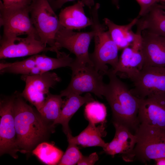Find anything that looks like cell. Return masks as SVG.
I'll return each mask as SVG.
<instances>
[{
	"mask_svg": "<svg viewBox=\"0 0 165 165\" xmlns=\"http://www.w3.org/2000/svg\"><path fill=\"white\" fill-rule=\"evenodd\" d=\"M23 98L20 94L16 93L13 110L17 148L18 152L26 153L45 139L52 127Z\"/></svg>",
	"mask_w": 165,
	"mask_h": 165,
	"instance_id": "1",
	"label": "cell"
},
{
	"mask_svg": "<svg viewBox=\"0 0 165 165\" xmlns=\"http://www.w3.org/2000/svg\"><path fill=\"white\" fill-rule=\"evenodd\" d=\"M109 82L105 84L103 96L112 110L113 122L123 125L131 131L139 125L138 113L141 99L134 95L112 69L106 73Z\"/></svg>",
	"mask_w": 165,
	"mask_h": 165,
	"instance_id": "2",
	"label": "cell"
},
{
	"mask_svg": "<svg viewBox=\"0 0 165 165\" xmlns=\"http://www.w3.org/2000/svg\"><path fill=\"white\" fill-rule=\"evenodd\" d=\"M100 7V4L97 3L90 9L92 21L91 26L94 32V49L90 56L96 70L104 75L108 70L107 64L110 65L113 69L116 68L119 59V49L108 31H106L107 27L99 21L98 11Z\"/></svg>",
	"mask_w": 165,
	"mask_h": 165,
	"instance_id": "3",
	"label": "cell"
},
{
	"mask_svg": "<svg viewBox=\"0 0 165 165\" xmlns=\"http://www.w3.org/2000/svg\"><path fill=\"white\" fill-rule=\"evenodd\" d=\"M74 59L69 54L62 52L56 58L44 54H37L20 61L1 62V74L9 73L22 75L40 74L62 67H71Z\"/></svg>",
	"mask_w": 165,
	"mask_h": 165,
	"instance_id": "4",
	"label": "cell"
},
{
	"mask_svg": "<svg viewBox=\"0 0 165 165\" xmlns=\"http://www.w3.org/2000/svg\"><path fill=\"white\" fill-rule=\"evenodd\" d=\"M134 134L136 142L133 161L144 163L165 157V129L140 123Z\"/></svg>",
	"mask_w": 165,
	"mask_h": 165,
	"instance_id": "5",
	"label": "cell"
},
{
	"mask_svg": "<svg viewBox=\"0 0 165 165\" xmlns=\"http://www.w3.org/2000/svg\"><path fill=\"white\" fill-rule=\"evenodd\" d=\"M70 68L71 80L67 87L61 91L60 95L62 97L91 93L102 98L105 85L103 81L104 75L96 70L92 65L72 64Z\"/></svg>",
	"mask_w": 165,
	"mask_h": 165,
	"instance_id": "6",
	"label": "cell"
},
{
	"mask_svg": "<svg viewBox=\"0 0 165 165\" xmlns=\"http://www.w3.org/2000/svg\"><path fill=\"white\" fill-rule=\"evenodd\" d=\"M30 15L41 41L56 49L55 37L62 25L48 0H33Z\"/></svg>",
	"mask_w": 165,
	"mask_h": 165,
	"instance_id": "7",
	"label": "cell"
},
{
	"mask_svg": "<svg viewBox=\"0 0 165 165\" xmlns=\"http://www.w3.org/2000/svg\"><path fill=\"white\" fill-rule=\"evenodd\" d=\"M94 36L92 30L87 32H75L62 25L56 35L55 48L58 51L65 48L74 54L76 57L72 63L74 64L94 66L88 49Z\"/></svg>",
	"mask_w": 165,
	"mask_h": 165,
	"instance_id": "8",
	"label": "cell"
},
{
	"mask_svg": "<svg viewBox=\"0 0 165 165\" xmlns=\"http://www.w3.org/2000/svg\"><path fill=\"white\" fill-rule=\"evenodd\" d=\"M30 9V6L6 8L0 3V26L3 28L1 39H7L22 35H33L40 39L31 22Z\"/></svg>",
	"mask_w": 165,
	"mask_h": 165,
	"instance_id": "9",
	"label": "cell"
},
{
	"mask_svg": "<svg viewBox=\"0 0 165 165\" xmlns=\"http://www.w3.org/2000/svg\"><path fill=\"white\" fill-rule=\"evenodd\" d=\"M21 78L25 82V85L20 95L34 105L38 112L50 93V89L61 80L56 73L50 72L38 75H22Z\"/></svg>",
	"mask_w": 165,
	"mask_h": 165,
	"instance_id": "10",
	"label": "cell"
},
{
	"mask_svg": "<svg viewBox=\"0 0 165 165\" xmlns=\"http://www.w3.org/2000/svg\"><path fill=\"white\" fill-rule=\"evenodd\" d=\"M15 94L0 101V154H8L18 157L13 105Z\"/></svg>",
	"mask_w": 165,
	"mask_h": 165,
	"instance_id": "11",
	"label": "cell"
},
{
	"mask_svg": "<svg viewBox=\"0 0 165 165\" xmlns=\"http://www.w3.org/2000/svg\"><path fill=\"white\" fill-rule=\"evenodd\" d=\"M48 51L56 52L54 47L47 46L39 38L33 35L0 40L1 59L31 56Z\"/></svg>",
	"mask_w": 165,
	"mask_h": 165,
	"instance_id": "12",
	"label": "cell"
},
{
	"mask_svg": "<svg viewBox=\"0 0 165 165\" xmlns=\"http://www.w3.org/2000/svg\"><path fill=\"white\" fill-rule=\"evenodd\" d=\"M132 81L134 88L130 91L139 98L165 92V67L144 66Z\"/></svg>",
	"mask_w": 165,
	"mask_h": 165,
	"instance_id": "13",
	"label": "cell"
},
{
	"mask_svg": "<svg viewBox=\"0 0 165 165\" xmlns=\"http://www.w3.org/2000/svg\"><path fill=\"white\" fill-rule=\"evenodd\" d=\"M138 117L139 124L165 129V92L141 99Z\"/></svg>",
	"mask_w": 165,
	"mask_h": 165,
	"instance_id": "14",
	"label": "cell"
},
{
	"mask_svg": "<svg viewBox=\"0 0 165 165\" xmlns=\"http://www.w3.org/2000/svg\"><path fill=\"white\" fill-rule=\"evenodd\" d=\"M141 37L143 66L165 67V37L146 30L142 31Z\"/></svg>",
	"mask_w": 165,
	"mask_h": 165,
	"instance_id": "15",
	"label": "cell"
},
{
	"mask_svg": "<svg viewBox=\"0 0 165 165\" xmlns=\"http://www.w3.org/2000/svg\"><path fill=\"white\" fill-rule=\"evenodd\" d=\"M144 59L140 50L129 47L123 49L116 68L112 72L126 74L132 81L138 75L144 65Z\"/></svg>",
	"mask_w": 165,
	"mask_h": 165,
	"instance_id": "16",
	"label": "cell"
},
{
	"mask_svg": "<svg viewBox=\"0 0 165 165\" xmlns=\"http://www.w3.org/2000/svg\"><path fill=\"white\" fill-rule=\"evenodd\" d=\"M84 6L81 0H79L75 4L62 9L58 17L61 24L72 30H80L91 26L92 20L86 15Z\"/></svg>",
	"mask_w": 165,
	"mask_h": 165,
	"instance_id": "17",
	"label": "cell"
},
{
	"mask_svg": "<svg viewBox=\"0 0 165 165\" xmlns=\"http://www.w3.org/2000/svg\"><path fill=\"white\" fill-rule=\"evenodd\" d=\"M105 122L96 127L95 124L89 123L87 127L78 135L72 136L69 133L66 135L68 142L80 145L84 147L98 146L104 148L108 143L102 139L107 133L105 130Z\"/></svg>",
	"mask_w": 165,
	"mask_h": 165,
	"instance_id": "18",
	"label": "cell"
},
{
	"mask_svg": "<svg viewBox=\"0 0 165 165\" xmlns=\"http://www.w3.org/2000/svg\"><path fill=\"white\" fill-rule=\"evenodd\" d=\"M136 33L141 34L146 30L154 34L165 37V11L160 4H155L144 16L138 19Z\"/></svg>",
	"mask_w": 165,
	"mask_h": 165,
	"instance_id": "19",
	"label": "cell"
},
{
	"mask_svg": "<svg viewBox=\"0 0 165 165\" xmlns=\"http://www.w3.org/2000/svg\"><path fill=\"white\" fill-rule=\"evenodd\" d=\"M66 100L64 103L60 116L53 123V126L58 124H61L63 130L67 135L72 133L68 123L71 118L79 108L85 103L94 101L90 93H86L83 96L72 94L66 97Z\"/></svg>",
	"mask_w": 165,
	"mask_h": 165,
	"instance_id": "20",
	"label": "cell"
},
{
	"mask_svg": "<svg viewBox=\"0 0 165 165\" xmlns=\"http://www.w3.org/2000/svg\"><path fill=\"white\" fill-rule=\"evenodd\" d=\"M138 19L137 17L125 25L116 24L107 18L103 19L104 24L108 28L112 40L119 50L131 46L135 40L137 35L133 32L132 29L136 24Z\"/></svg>",
	"mask_w": 165,
	"mask_h": 165,
	"instance_id": "21",
	"label": "cell"
},
{
	"mask_svg": "<svg viewBox=\"0 0 165 165\" xmlns=\"http://www.w3.org/2000/svg\"><path fill=\"white\" fill-rule=\"evenodd\" d=\"M112 123L116 130L114 136L118 141L119 154L122 155L125 161H133L132 154L136 142V136L123 125L115 122Z\"/></svg>",
	"mask_w": 165,
	"mask_h": 165,
	"instance_id": "22",
	"label": "cell"
},
{
	"mask_svg": "<svg viewBox=\"0 0 165 165\" xmlns=\"http://www.w3.org/2000/svg\"><path fill=\"white\" fill-rule=\"evenodd\" d=\"M62 97L60 95L53 94L50 93L46 98L42 108L38 112L46 122H52V126L61 113V108L64 103Z\"/></svg>",
	"mask_w": 165,
	"mask_h": 165,
	"instance_id": "23",
	"label": "cell"
},
{
	"mask_svg": "<svg viewBox=\"0 0 165 165\" xmlns=\"http://www.w3.org/2000/svg\"><path fill=\"white\" fill-rule=\"evenodd\" d=\"M32 152L42 163L49 165L58 164L64 154L53 145L46 142L39 144Z\"/></svg>",
	"mask_w": 165,
	"mask_h": 165,
	"instance_id": "24",
	"label": "cell"
},
{
	"mask_svg": "<svg viewBox=\"0 0 165 165\" xmlns=\"http://www.w3.org/2000/svg\"><path fill=\"white\" fill-rule=\"evenodd\" d=\"M84 113L89 123L95 124L105 122L107 109L103 103L94 101L86 103Z\"/></svg>",
	"mask_w": 165,
	"mask_h": 165,
	"instance_id": "25",
	"label": "cell"
},
{
	"mask_svg": "<svg viewBox=\"0 0 165 165\" xmlns=\"http://www.w3.org/2000/svg\"><path fill=\"white\" fill-rule=\"evenodd\" d=\"M68 143V148L58 165H76L83 156L77 145L72 143Z\"/></svg>",
	"mask_w": 165,
	"mask_h": 165,
	"instance_id": "26",
	"label": "cell"
},
{
	"mask_svg": "<svg viewBox=\"0 0 165 165\" xmlns=\"http://www.w3.org/2000/svg\"><path fill=\"white\" fill-rule=\"evenodd\" d=\"M33 0H2L0 3L5 7L9 8L29 6Z\"/></svg>",
	"mask_w": 165,
	"mask_h": 165,
	"instance_id": "27",
	"label": "cell"
},
{
	"mask_svg": "<svg viewBox=\"0 0 165 165\" xmlns=\"http://www.w3.org/2000/svg\"><path fill=\"white\" fill-rule=\"evenodd\" d=\"M140 6V10L137 17L139 18L147 13L156 3L158 0H136Z\"/></svg>",
	"mask_w": 165,
	"mask_h": 165,
	"instance_id": "28",
	"label": "cell"
},
{
	"mask_svg": "<svg viewBox=\"0 0 165 165\" xmlns=\"http://www.w3.org/2000/svg\"><path fill=\"white\" fill-rule=\"evenodd\" d=\"M118 142L117 138L114 136L112 140L108 143L106 146L103 148L104 151L107 154L114 157L117 154Z\"/></svg>",
	"mask_w": 165,
	"mask_h": 165,
	"instance_id": "29",
	"label": "cell"
},
{
	"mask_svg": "<svg viewBox=\"0 0 165 165\" xmlns=\"http://www.w3.org/2000/svg\"><path fill=\"white\" fill-rule=\"evenodd\" d=\"M99 157L96 152H93L88 156H82L77 164L78 165H93L98 160Z\"/></svg>",
	"mask_w": 165,
	"mask_h": 165,
	"instance_id": "30",
	"label": "cell"
},
{
	"mask_svg": "<svg viewBox=\"0 0 165 165\" xmlns=\"http://www.w3.org/2000/svg\"><path fill=\"white\" fill-rule=\"evenodd\" d=\"M75 0H48L51 6L54 11L62 7L66 3Z\"/></svg>",
	"mask_w": 165,
	"mask_h": 165,
	"instance_id": "31",
	"label": "cell"
},
{
	"mask_svg": "<svg viewBox=\"0 0 165 165\" xmlns=\"http://www.w3.org/2000/svg\"><path fill=\"white\" fill-rule=\"evenodd\" d=\"M85 5H86L90 9L94 5V0H81ZM112 3L115 4L118 9H119V0H112Z\"/></svg>",
	"mask_w": 165,
	"mask_h": 165,
	"instance_id": "32",
	"label": "cell"
},
{
	"mask_svg": "<svg viewBox=\"0 0 165 165\" xmlns=\"http://www.w3.org/2000/svg\"><path fill=\"white\" fill-rule=\"evenodd\" d=\"M155 160L156 165H165V157L156 159Z\"/></svg>",
	"mask_w": 165,
	"mask_h": 165,
	"instance_id": "33",
	"label": "cell"
},
{
	"mask_svg": "<svg viewBox=\"0 0 165 165\" xmlns=\"http://www.w3.org/2000/svg\"><path fill=\"white\" fill-rule=\"evenodd\" d=\"M161 7L165 11V5H160Z\"/></svg>",
	"mask_w": 165,
	"mask_h": 165,
	"instance_id": "34",
	"label": "cell"
},
{
	"mask_svg": "<svg viewBox=\"0 0 165 165\" xmlns=\"http://www.w3.org/2000/svg\"><path fill=\"white\" fill-rule=\"evenodd\" d=\"M159 2H162L165 3V0H159Z\"/></svg>",
	"mask_w": 165,
	"mask_h": 165,
	"instance_id": "35",
	"label": "cell"
},
{
	"mask_svg": "<svg viewBox=\"0 0 165 165\" xmlns=\"http://www.w3.org/2000/svg\"><path fill=\"white\" fill-rule=\"evenodd\" d=\"M158 1H159V0H158Z\"/></svg>",
	"mask_w": 165,
	"mask_h": 165,
	"instance_id": "36",
	"label": "cell"
}]
</instances>
